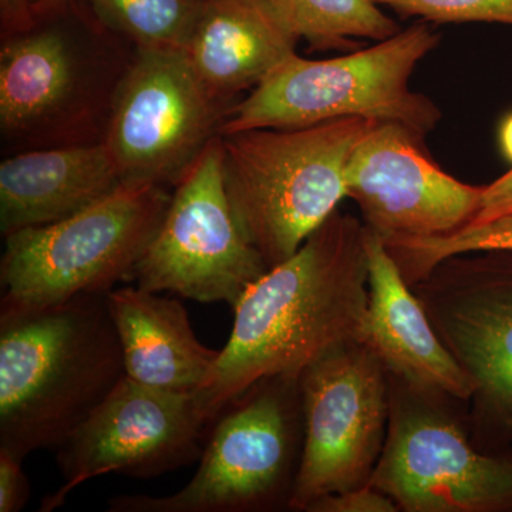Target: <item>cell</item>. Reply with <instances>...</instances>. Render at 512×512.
Here are the masks:
<instances>
[{"instance_id": "1", "label": "cell", "mask_w": 512, "mask_h": 512, "mask_svg": "<svg viewBox=\"0 0 512 512\" xmlns=\"http://www.w3.org/2000/svg\"><path fill=\"white\" fill-rule=\"evenodd\" d=\"M367 279L365 225L335 211L234 306L227 345L197 392L208 423L256 383L299 379L330 350L365 342Z\"/></svg>"}, {"instance_id": "2", "label": "cell", "mask_w": 512, "mask_h": 512, "mask_svg": "<svg viewBox=\"0 0 512 512\" xmlns=\"http://www.w3.org/2000/svg\"><path fill=\"white\" fill-rule=\"evenodd\" d=\"M126 376L107 293L0 315V450H57Z\"/></svg>"}, {"instance_id": "3", "label": "cell", "mask_w": 512, "mask_h": 512, "mask_svg": "<svg viewBox=\"0 0 512 512\" xmlns=\"http://www.w3.org/2000/svg\"><path fill=\"white\" fill-rule=\"evenodd\" d=\"M137 47L72 0L0 46L3 153L103 143Z\"/></svg>"}, {"instance_id": "4", "label": "cell", "mask_w": 512, "mask_h": 512, "mask_svg": "<svg viewBox=\"0 0 512 512\" xmlns=\"http://www.w3.org/2000/svg\"><path fill=\"white\" fill-rule=\"evenodd\" d=\"M377 123L349 117L221 136L232 211L268 269L295 255L336 211L350 157Z\"/></svg>"}, {"instance_id": "5", "label": "cell", "mask_w": 512, "mask_h": 512, "mask_svg": "<svg viewBox=\"0 0 512 512\" xmlns=\"http://www.w3.org/2000/svg\"><path fill=\"white\" fill-rule=\"evenodd\" d=\"M441 35L420 20L367 49L333 59L295 55L238 101L220 136L254 128H299L362 117L399 124L426 141L441 111L410 89V77Z\"/></svg>"}, {"instance_id": "6", "label": "cell", "mask_w": 512, "mask_h": 512, "mask_svg": "<svg viewBox=\"0 0 512 512\" xmlns=\"http://www.w3.org/2000/svg\"><path fill=\"white\" fill-rule=\"evenodd\" d=\"M170 200L167 188L158 185L121 184L72 217L6 235L0 315L109 293L133 281Z\"/></svg>"}, {"instance_id": "7", "label": "cell", "mask_w": 512, "mask_h": 512, "mask_svg": "<svg viewBox=\"0 0 512 512\" xmlns=\"http://www.w3.org/2000/svg\"><path fill=\"white\" fill-rule=\"evenodd\" d=\"M299 379L256 383L214 420L194 477L170 495H119L110 512H241L291 501Z\"/></svg>"}, {"instance_id": "8", "label": "cell", "mask_w": 512, "mask_h": 512, "mask_svg": "<svg viewBox=\"0 0 512 512\" xmlns=\"http://www.w3.org/2000/svg\"><path fill=\"white\" fill-rule=\"evenodd\" d=\"M222 158L218 136L174 185L163 221L134 269L138 288L234 309L268 272L232 211Z\"/></svg>"}, {"instance_id": "9", "label": "cell", "mask_w": 512, "mask_h": 512, "mask_svg": "<svg viewBox=\"0 0 512 512\" xmlns=\"http://www.w3.org/2000/svg\"><path fill=\"white\" fill-rule=\"evenodd\" d=\"M232 109L208 92L183 50L137 49L103 143L123 184L174 187Z\"/></svg>"}, {"instance_id": "10", "label": "cell", "mask_w": 512, "mask_h": 512, "mask_svg": "<svg viewBox=\"0 0 512 512\" xmlns=\"http://www.w3.org/2000/svg\"><path fill=\"white\" fill-rule=\"evenodd\" d=\"M305 421L289 508L306 511L325 495L369 483L390 417L384 366L365 343L330 350L299 377Z\"/></svg>"}, {"instance_id": "11", "label": "cell", "mask_w": 512, "mask_h": 512, "mask_svg": "<svg viewBox=\"0 0 512 512\" xmlns=\"http://www.w3.org/2000/svg\"><path fill=\"white\" fill-rule=\"evenodd\" d=\"M412 288L476 386L471 399L484 436L512 446V251L451 256Z\"/></svg>"}, {"instance_id": "12", "label": "cell", "mask_w": 512, "mask_h": 512, "mask_svg": "<svg viewBox=\"0 0 512 512\" xmlns=\"http://www.w3.org/2000/svg\"><path fill=\"white\" fill-rule=\"evenodd\" d=\"M208 424L197 393L157 389L124 376L57 448L63 484L46 495L40 511L63 507L92 478H154L191 466L200 461Z\"/></svg>"}, {"instance_id": "13", "label": "cell", "mask_w": 512, "mask_h": 512, "mask_svg": "<svg viewBox=\"0 0 512 512\" xmlns=\"http://www.w3.org/2000/svg\"><path fill=\"white\" fill-rule=\"evenodd\" d=\"M369 483L407 512L512 511V454H484L427 404L390 406Z\"/></svg>"}, {"instance_id": "14", "label": "cell", "mask_w": 512, "mask_h": 512, "mask_svg": "<svg viewBox=\"0 0 512 512\" xmlns=\"http://www.w3.org/2000/svg\"><path fill=\"white\" fill-rule=\"evenodd\" d=\"M483 192L441 170L426 141L394 123H377L346 170V197L384 244L457 231L476 218Z\"/></svg>"}, {"instance_id": "15", "label": "cell", "mask_w": 512, "mask_h": 512, "mask_svg": "<svg viewBox=\"0 0 512 512\" xmlns=\"http://www.w3.org/2000/svg\"><path fill=\"white\" fill-rule=\"evenodd\" d=\"M365 245L369 305L363 343L410 389L471 399L473 380L441 342L382 239L365 228Z\"/></svg>"}, {"instance_id": "16", "label": "cell", "mask_w": 512, "mask_h": 512, "mask_svg": "<svg viewBox=\"0 0 512 512\" xmlns=\"http://www.w3.org/2000/svg\"><path fill=\"white\" fill-rule=\"evenodd\" d=\"M298 42L269 0H202L184 53L208 92L235 106L298 55Z\"/></svg>"}, {"instance_id": "17", "label": "cell", "mask_w": 512, "mask_h": 512, "mask_svg": "<svg viewBox=\"0 0 512 512\" xmlns=\"http://www.w3.org/2000/svg\"><path fill=\"white\" fill-rule=\"evenodd\" d=\"M123 184L106 144L37 148L0 164V231L72 217Z\"/></svg>"}, {"instance_id": "18", "label": "cell", "mask_w": 512, "mask_h": 512, "mask_svg": "<svg viewBox=\"0 0 512 512\" xmlns=\"http://www.w3.org/2000/svg\"><path fill=\"white\" fill-rule=\"evenodd\" d=\"M107 306L123 349L127 377L171 392H200L220 350L202 345L180 302L138 286H124L107 293Z\"/></svg>"}, {"instance_id": "19", "label": "cell", "mask_w": 512, "mask_h": 512, "mask_svg": "<svg viewBox=\"0 0 512 512\" xmlns=\"http://www.w3.org/2000/svg\"><path fill=\"white\" fill-rule=\"evenodd\" d=\"M269 3L296 39L308 42L311 52H353L363 46L357 39L382 42L403 29L373 0H269Z\"/></svg>"}, {"instance_id": "20", "label": "cell", "mask_w": 512, "mask_h": 512, "mask_svg": "<svg viewBox=\"0 0 512 512\" xmlns=\"http://www.w3.org/2000/svg\"><path fill=\"white\" fill-rule=\"evenodd\" d=\"M104 28L137 49L183 50L202 0H79Z\"/></svg>"}, {"instance_id": "21", "label": "cell", "mask_w": 512, "mask_h": 512, "mask_svg": "<svg viewBox=\"0 0 512 512\" xmlns=\"http://www.w3.org/2000/svg\"><path fill=\"white\" fill-rule=\"evenodd\" d=\"M387 251L409 286L416 285L451 256L484 251H512V212L493 220L470 222L446 235L397 239Z\"/></svg>"}, {"instance_id": "22", "label": "cell", "mask_w": 512, "mask_h": 512, "mask_svg": "<svg viewBox=\"0 0 512 512\" xmlns=\"http://www.w3.org/2000/svg\"><path fill=\"white\" fill-rule=\"evenodd\" d=\"M404 19L429 23H503L512 26V0H373Z\"/></svg>"}, {"instance_id": "23", "label": "cell", "mask_w": 512, "mask_h": 512, "mask_svg": "<svg viewBox=\"0 0 512 512\" xmlns=\"http://www.w3.org/2000/svg\"><path fill=\"white\" fill-rule=\"evenodd\" d=\"M399 510L389 495L372 485L353 488L345 493L325 495L309 505L311 512H394Z\"/></svg>"}, {"instance_id": "24", "label": "cell", "mask_w": 512, "mask_h": 512, "mask_svg": "<svg viewBox=\"0 0 512 512\" xmlns=\"http://www.w3.org/2000/svg\"><path fill=\"white\" fill-rule=\"evenodd\" d=\"M22 458L0 450V512H19L30 498V484Z\"/></svg>"}, {"instance_id": "25", "label": "cell", "mask_w": 512, "mask_h": 512, "mask_svg": "<svg viewBox=\"0 0 512 512\" xmlns=\"http://www.w3.org/2000/svg\"><path fill=\"white\" fill-rule=\"evenodd\" d=\"M40 16L36 0H0V36L22 35L35 28Z\"/></svg>"}, {"instance_id": "26", "label": "cell", "mask_w": 512, "mask_h": 512, "mask_svg": "<svg viewBox=\"0 0 512 512\" xmlns=\"http://www.w3.org/2000/svg\"><path fill=\"white\" fill-rule=\"evenodd\" d=\"M508 212H512V168L494 183L485 185L480 210L471 222L493 220Z\"/></svg>"}, {"instance_id": "27", "label": "cell", "mask_w": 512, "mask_h": 512, "mask_svg": "<svg viewBox=\"0 0 512 512\" xmlns=\"http://www.w3.org/2000/svg\"><path fill=\"white\" fill-rule=\"evenodd\" d=\"M501 147L505 157L512 163V114L505 119L500 131Z\"/></svg>"}, {"instance_id": "28", "label": "cell", "mask_w": 512, "mask_h": 512, "mask_svg": "<svg viewBox=\"0 0 512 512\" xmlns=\"http://www.w3.org/2000/svg\"><path fill=\"white\" fill-rule=\"evenodd\" d=\"M72 0H36L37 12H39L40 19L50 15V13L57 12L69 5Z\"/></svg>"}]
</instances>
